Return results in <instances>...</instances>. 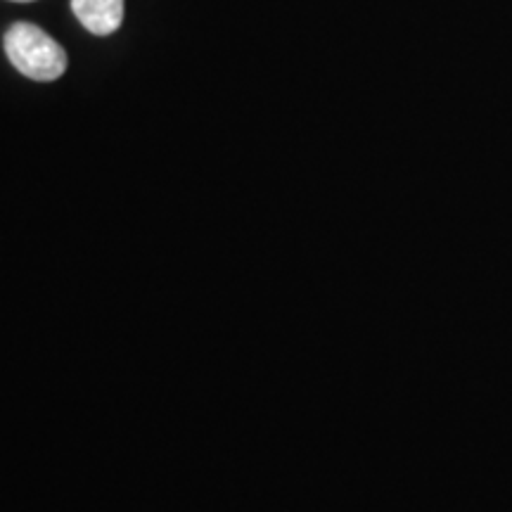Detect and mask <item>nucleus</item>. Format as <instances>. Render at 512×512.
I'll use <instances>...</instances> for the list:
<instances>
[{"label": "nucleus", "mask_w": 512, "mask_h": 512, "mask_svg": "<svg viewBox=\"0 0 512 512\" xmlns=\"http://www.w3.org/2000/svg\"><path fill=\"white\" fill-rule=\"evenodd\" d=\"M12 3H31V0H12Z\"/></svg>", "instance_id": "obj_3"}, {"label": "nucleus", "mask_w": 512, "mask_h": 512, "mask_svg": "<svg viewBox=\"0 0 512 512\" xmlns=\"http://www.w3.org/2000/svg\"><path fill=\"white\" fill-rule=\"evenodd\" d=\"M72 10L95 36H110L124 22V0H72Z\"/></svg>", "instance_id": "obj_2"}, {"label": "nucleus", "mask_w": 512, "mask_h": 512, "mask_svg": "<svg viewBox=\"0 0 512 512\" xmlns=\"http://www.w3.org/2000/svg\"><path fill=\"white\" fill-rule=\"evenodd\" d=\"M5 55L31 81H57L67 72V53L36 24L17 22L5 34Z\"/></svg>", "instance_id": "obj_1"}]
</instances>
